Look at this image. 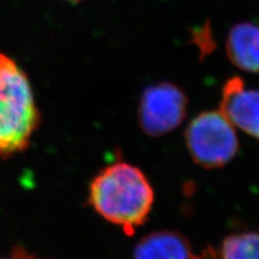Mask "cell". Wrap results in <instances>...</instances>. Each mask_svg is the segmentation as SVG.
Here are the masks:
<instances>
[{"label":"cell","instance_id":"6da1fadb","mask_svg":"<svg viewBox=\"0 0 259 259\" xmlns=\"http://www.w3.org/2000/svg\"><path fill=\"white\" fill-rule=\"evenodd\" d=\"M90 201L106 220L133 234L150 212L153 192L141 169L121 162L105 168L93 181Z\"/></svg>","mask_w":259,"mask_h":259},{"label":"cell","instance_id":"7a4b0ae2","mask_svg":"<svg viewBox=\"0 0 259 259\" xmlns=\"http://www.w3.org/2000/svg\"><path fill=\"white\" fill-rule=\"evenodd\" d=\"M39 123L40 112L27 75L0 52V157L25 150Z\"/></svg>","mask_w":259,"mask_h":259},{"label":"cell","instance_id":"3957f363","mask_svg":"<svg viewBox=\"0 0 259 259\" xmlns=\"http://www.w3.org/2000/svg\"><path fill=\"white\" fill-rule=\"evenodd\" d=\"M192 159L205 167L222 166L238 150L234 126L220 111H205L194 118L186 131Z\"/></svg>","mask_w":259,"mask_h":259},{"label":"cell","instance_id":"277c9868","mask_svg":"<svg viewBox=\"0 0 259 259\" xmlns=\"http://www.w3.org/2000/svg\"><path fill=\"white\" fill-rule=\"evenodd\" d=\"M187 103L185 93L173 83L161 82L147 88L139 106L142 128L150 136L171 132L185 119Z\"/></svg>","mask_w":259,"mask_h":259},{"label":"cell","instance_id":"5b68a950","mask_svg":"<svg viewBox=\"0 0 259 259\" xmlns=\"http://www.w3.org/2000/svg\"><path fill=\"white\" fill-rule=\"evenodd\" d=\"M220 112L233 126L259 140V90L247 89L239 77L229 79L223 89Z\"/></svg>","mask_w":259,"mask_h":259},{"label":"cell","instance_id":"8992f818","mask_svg":"<svg viewBox=\"0 0 259 259\" xmlns=\"http://www.w3.org/2000/svg\"><path fill=\"white\" fill-rule=\"evenodd\" d=\"M226 51L240 69L259 72V26L253 23L233 26L227 38Z\"/></svg>","mask_w":259,"mask_h":259},{"label":"cell","instance_id":"52a82bcc","mask_svg":"<svg viewBox=\"0 0 259 259\" xmlns=\"http://www.w3.org/2000/svg\"><path fill=\"white\" fill-rule=\"evenodd\" d=\"M134 259H199L189 243L173 232H157L144 238L134 252Z\"/></svg>","mask_w":259,"mask_h":259},{"label":"cell","instance_id":"ba28073f","mask_svg":"<svg viewBox=\"0 0 259 259\" xmlns=\"http://www.w3.org/2000/svg\"><path fill=\"white\" fill-rule=\"evenodd\" d=\"M224 259H259V233L248 232L227 238L223 246Z\"/></svg>","mask_w":259,"mask_h":259},{"label":"cell","instance_id":"9c48e42d","mask_svg":"<svg viewBox=\"0 0 259 259\" xmlns=\"http://www.w3.org/2000/svg\"><path fill=\"white\" fill-rule=\"evenodd\" d=\"M4 259H38V258H36L34 255L28 254L25 249L18 247L13 250L9 258H4Z\"/></svg>","mask_w":259,"mask_h":259},{"label":"cell","instance_id":"30bf717a","mask_svg":"<svg viewBox=\"0 0 259 259\" xmlns=\"http://www.w3.org/2000/svg\"><path fill=\"white\" fill-rule=\"evenodd\" d=\"M67 2H70V3H79V2H82V0H67Z\"/></svg>","mask_w":259,"mask_h":259}]
</instances>
